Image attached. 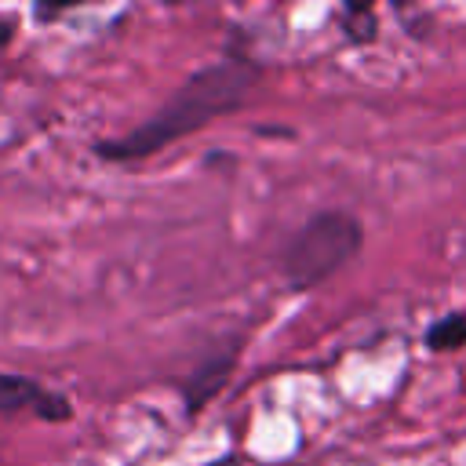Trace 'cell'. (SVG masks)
<instances>
[{
	"mask_svg": "<svg viewBox=\"0 0 466 466\" xmlns=\"http://www.w3.org/2000/svg\"><path fill=\"white\" fill-rule=\"evenodd\" d=\"M364 229L350 211L328 208L317 211L284 248L280 269L291 291H309L324 280H331L342 266H350L360 255Z\"/></svg>",
	"mask_w": 466,
	"mask_h": 466,
	"instance_id": "2",
	"label": "cell"
},
{
	"mask_svg": "<svg viewBox=\"0 0 466 466\" xmlns=\"http://www.w3.org/2000/svg\"><path fill=\"white\" fill-rule=\"evenodd\" d=\"M233 364H237V350H233V353L226 350V353L208 357V360L189 375V382H186V404H189V411H200V408L222 390V382L229 379Z\"/></svg>",
	"mask_w": 466,
	"mask_h": 466,
	"instance_id": "4",
	"label": "cell"
},
{
	"mask_svg": "<svg viewBox=\"0 0 466 466\" xmlns=\"http://www.w3.org/2000/svg\"><path fill=\"white\" fill-rule=\"evenodd\" d=\"M258 76H262V69L251 58L222 55L218 62H211V66L197 69L189 80H182L175 87V95L149 120H142L138 127H131L120 138L102 142L98 153L106 160H142V157H153L164 146L200 131L204 124L240 109L255 95Z\"/></svg>",
	"mask_w": 466,
	"mask_h": 466,
	"instance_id": "1",
	"label": "cell"
},
{
	"mask_svg": "<svg viewBox=\"0 0 466 466\" xmlns=\"http://www.w3.org/2000/svg\"><path fill=\"white\" fill-rule=\"evenodd\" d=\"M11 33H15V29H11V22H7V18H0V44H7V40H11Z\"/></svg>",
	"mask_w": 466,
	"mask_h": 466,
	"instance_id": "6",
	"label": "cell"
},
{
	"mask_svg": "<svg viewBox=\"0 0 466 466\" xmlns=\"http://www.w3.org/2000/svg\"><path fill=\"white\" fill-rule=\"evenodd\" d=\"M466 342V313H448L441 320H433L426 328V346L430 350H441V353H451Z\"/></svg>",
	"mask_w": 466,
	"mask_h": 466,
	"instance_id": "5",
	"label": "cell"
},
{
	"mask_svg": "<svg viewBox=\"0 0 466 466\" xmlns=\"http://www.w3.org/2000/svg\"><path fill=\"white\" fill-rule=\"evenodd\" d=\"M0 408L4 411H18V408H36L47 419H66L69 404L47 390H40L33 379L22 375H0Z\"/></svg>",
	"mask_w": 466,
	"mask_h": 466,
	"instance_id": "3",
	"label": "cell"
}]
</instances>
